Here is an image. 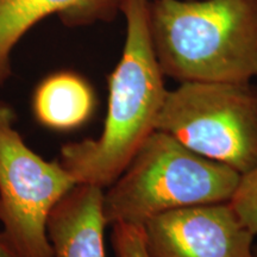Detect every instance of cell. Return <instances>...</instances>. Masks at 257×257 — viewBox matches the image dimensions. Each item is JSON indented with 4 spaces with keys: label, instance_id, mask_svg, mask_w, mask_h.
Instances as JSON below:
<instances>
[{
    "label": "cell",
    "instance_id": "cell-1",
    "mask_svg": "<svg viewBox=\"0 0 257 257\" xmlns=\"http://www.w3.org/2000/svg\"><path fill=\"white\" fill-rule=\"evenodd\" d=\"M148 9L149 0L121 4L125 42L119 62L107 76V113L100 136L61 148L59 161L78 185L107 188L156 130L168 89L150 38Z\"/></svg>",
    "mask_w": 257,
    "mask_h": 257
},
{
    "label": "cell",
    "instance_id": "cell-2",
    "mask_svg": "<svg viewBox=\"0 0 257 257\" xmlns=\"http://www.w3.org/2000/svg\"><path fill=\"white\" fill-rule=\"evenodd\" d=\"M148 23L166 78L179 83L257 78V0H149Z\"/></svg>",
    "mask_w": 257,
    "mask_h": 257
},
{
    "label": "cell",
    "instance_id": "cell-3",
    "mask_svg": "<svg viewBox=\"0 0 257 257\" xmlns=\"http://www.w3.org/2000/svg\"><path fill=\"white\" fill-rule=\"evenodd\" d=\"M240 175L155 130L113 184L102 192L106 225H143L180 208L231 200Z\"/></svg>",
    "mask_w": 257,
    "mask_h": 257
},
{
    "label": "cell",
    "instance_id": "cell-4",
    "mask_svg": "<svg viewBox=\"0 0 257 257\" xmlns=\"http://www.w3.org/2000/svg\"><path fill=\"white\" fill-rule=\"evenodd\" d=\"M156 130L245 175L257 168V85L182 82L168 89Z\"/></svg>",
    "mask_w": 257,
    "mask_h": 257
},
{
    "label": "cell",
    "instance_id": "cell-5",
    "mask_svg": "<svg viewBox=\"0 0 257 257\" xmlns=\"http://www.w3.org/2000/svg\"><path fill=\"white\" fill-rule=\"evenodd\" d=\"M15 121L11 106L0 101L2 231L21 257H54L48 219L78 184L60 161H47L35 153Z\"/></svg>",
    "mask_w": 257,
    "mask_h": 257
},
{
    "label": "cell",
    "instance_id": "cell-6",
    "mask_svg": "<svg viewBox=\"0 0 257 257\" xmlns=\"http://www.w3.org/2000/svg\"><path fill=\"white\" fill-rule=\"evenodd\" d=\"M143 229L148 257H255V234L229 201L166 212Z\"/></svg>",
    "mask_w": 257,
    "mask_h": 257
},
{
    "label": "cell",
    "instance_id": "cell-7",
    "mask_svg": "<svg viewBox=\"0 0 257 257\" xmlns=\"http://www.w3.org/2000/svg\"><path fill=\"white\" fill-rule=\"evenodd\" d=\"M123 0H0V86L11 78V55L28 31L56 15L67 27L111 22Z\"/></svg>",
    "mask_w": 257,
    "mask_h": 257
},
{
    "label": "cell",
    "instance_id": "cell-8",
    "mask_svg": "<svg viewBox=\"0 0 257 257\" xmlns=\"http://www.w3.org/2000/svg\"><path fill=\"white\" fill-rule=\"evenodd\" d=\"M102 192L76 185L51 211L47 229L54 257H106Z\"/></svg>",
    "mask_w": 257,
    "mask_h": 257
},
{
    "label": "cell",
    "instance_id": "cell-9",
    "mask_svg": "<svg viewBox=\"0 0 257 257\" xmlns=\"http://www.w3.org/2000/svg\"><path fill=\"white\" fill-rule=\"evenodd\" d=\"M96 108V95L88 80L73 70L47 75L32 94V112L42 126L72 131L88 123Z\"/></svg>",
    "mask_w": 257,
    "mask_h": 257
},
{
    "label": "cell",
    "instance_id": "cell-10",
    "mask_svg": "<svg viewBox=\"0 0 257 257\" xmlns=\"http://www.w3.org/2000/svg\"><path fill=\"white\" fill-rule=\"evenodd\" d=\"M245 227L257 234V168L240 176L239 184L229 201Z\"/></svg>",
    "mask_w": 257,
    "mask_h": 257
},
{
    "label": "cell",
    "instance_id": "cell-11",
    "mask_svg": "<svg viewBox=\"0 0 257 257\" xmlns=\"http://www.w3.org/2000/svg\"><path fill=\"white\" fill-rule=\"evenodd\" d=\"M111 243L117 257H148L142 225H112Z\"/></svg>",
    "mask_w": 257,
    "mask_h": 257
},
{
    "label": "cell",
    "instance_id": "cell-12",
    "mask_svg": "<svg viewBox=\"0 0 257 257\" xmlns=\"http://www.w3.org/2000/svg\"><path fill=\"white\" fill-rule=\"evenodd\" d=\"M0 257H21L12 248V245L2 230H0Z\"/></svg>",
    "mask_w": 257,
    "mask_h": 257
},
{
    "label": "cell",
    "instance_id": "cell-13",
    "mask_svg": "<svg viewBox=\"0 0 257 257\" xmlns=\"http://www.w3.org/2000/svg\"><path fill=\"white\" fill-rule=\"evenodd\" d=\"M255 257H257V250H255Z\"/></svg>",
    "mask_w": 257,
    "mask_h": 257
}]
</instances>
